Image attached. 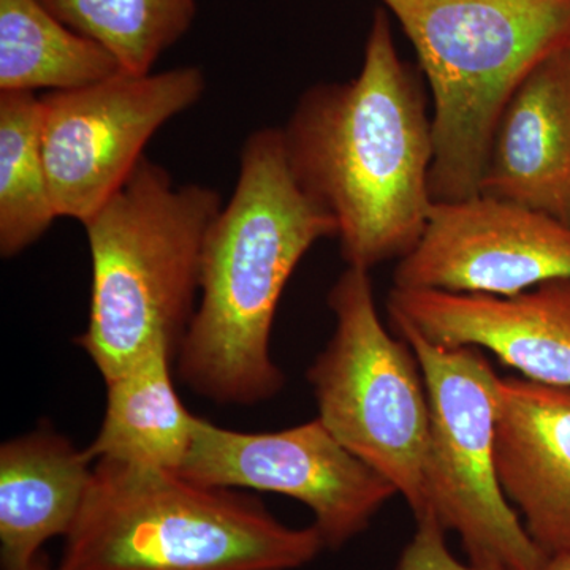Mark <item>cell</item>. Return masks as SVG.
I'll use <instances>...</instances> for the list:
<instances>
[{
	"instance_id": "2",
	"label": "cell",
	"mask_w": 570,
	"mask_h": 570,
	"mask_svg": "<svg viewBox=\"0 0 570 570\" xmlns=\"http://www.w3.org/2000/svg\"><path fill=\"white\" fill-rule=\"evenodd\" d=\"M332 236L335 220L296 179L283 129L250 135L234 195L206 232L200 305L178 348L197 395L250 406L283 389L269 354L277 303L307 250Z\"/></svg>"
},
{
	"instance_id": "7",
	"label": "cell",
	"mask_w": 570,
	"mask_h": 570,
	"mask_svg": "<svg viewBox=\"0 0 570 570\" xmlns=\"http://www.w3.org/2000/svg\"><path fill=\"white\" fill-rule=\"evenodd\" d=\"M395 328L417 356L430 403L426 512L459 534L471 564L542 570L549 557L532 542L498 479V374L478 347L441 346L407 326Z\"/></svg>"
},
{
	"instance_id": "21",
	"label": "cell",
	"mask_w": 570,
	"mask_h": 570,
	"mask_svg": "<svg viewBox=\"0 0 570 570\" xmlns=\"http://www.w3.org/2000/svg\"><path fill=\"white\" fill-rule=\"evenodd\" d=\"M7 570H52L50 562H48L47 558L39 557L36 558V560H32L31 562H28V564L20 566V568H13V569H7ZM58 570V569H56Z\"/></svg>"
},
{
	"instance_id": "12",
	"label": "cell",
	"mask_w": 570,
	"mask_h": 570,
	"mask_svg": "<svg viewBox=\"0 0 570 570\" xmlns=\"http://www.w3.org/2000/svg\"><path fill=\"white\" fill-rule=\"evenodd\" d=\"M494 460L532 542L570 553V389L499 377Z\"/></svg>"
},
{
	"instance_id": "8",
	"label": "cell",
	"mask_w": 570,
	"mask_h": 570,
	"mask_svg": "<svg viewBox=\"0 0 570 570\" xmlns=\"http://www.w3.org/2000/svg\"><path fill=\"white\" fill-rule=\"evenodd\" d=\"M204 91L202 70L179 67L119 73L41 97L45 164L58 217L91 220L130 178L153 135Z\"/></svg>"
},
{
	"instance_id": "1",
	"label": "cell",
	"mask_w": 570,
	"mask_h": 570,
	"mask_svg": "<svg viewBox=\"0 0 570 570\" xmlns=\"http://www.w3.org/2000/svg\"><path fill=\"white\" fill-rule=\"evenodd\" d=\"M292 170L333 217L347 266L403 258L433 208V116L422 82L376 10L360 73L307 89L283 129Z\"/></svg>"
},
{
	"instance_id": "15",
	"label": "cell",
	"mask_w": 570,
	"mask_h": 570,
	"mask_svg": "<svg viewBox=\"0 0 570 570\" xmlns=\"http://www.w3.org/2000/svg\"><path fill=\"white\" fill-rule=\"evenodd\" d=\"M174 354V348L159 344L107 382L102 428L88 449L92 460L181 471L197 417L176 395L170 374Z\"/></svg>"
},
{
	"instance_id": "11",
	"label": "cell",
	"mask_w": 570,
	"mask_h": 570,
	"mask_svg": "<svg viewBox=\"0 0 570 570\" xmlns=\"http://www.w3.org/2000/svg\"><path fill=\"white\" fill-rule=\"evenodd\" d=\"M387 309L430 343L485 348L530 381L570 389V277L512 296L393 287Z\"/></svg>"
},
{
	"instance_id": "14",
	"label": "cell",
	"mask_w": 570,
	"mask_h": 570,
	"mask_svg": "<svg viewBox=\"0 0 570 570\" xmlns=\"http://www.w3.org/2000/svg\"><path fill=\"white\" fill-rule=\"evenodd\" d=\"M88 450L51 430H37L0 449V542L3 568L28 564L41 546L73 527L91 487Z\"/></svg>"
},
{
	"instance_id": "19",
	"label": "cell",
	"mask_w": 570,
	"mask_h": 570,
	"mask_svg": "<svg viewBox=\"0 0 570 570\" xmlns=\"http://www.w3.org/2000/svg\"><path fill=\"white\" fill-rule=\"evenodd\" d=\"M417 530L401 553L396 570H493L461 562L450 553L445 530L431 512L415 519Z\"/></svg>"
},
{
	"instance_id": "17",
	"label": "cell",
	"mask_w": 570,
	"mask_h": 570,
	"mask_svg": "<svg viewBox=\"0 0 570 570\" xmlns=\"http://www.w3.org/2000/svg\"><path fill=\"white\" fill-rule=\"evenodd\" d=\"M58 217L43 154V107L33 92H0V254L13 257Z\"/></svg>"
},
{
	"instance_id": "5",
	"label": "cell",
	"mask_w": 570,
	"mask_h": 570,
	"mask_svg": "<svg viewBox=\"0 0 570 570\" xmlns=\"http://www.w3.org/2000/svg\"><path fill=\"white\" fill-rule=\"evenodd\" d=\"M433 94V202L480 194L499 115L543 59L570 48V0H381Z\"/></svg>"
},
{
	"instance_id": "9",
	"label": "cell",
	"mask_w": 570,
	"mask_h": 570,
	"mask_svg": "<svg viewBox=\"0 0 570 570\" xmlns=\"http://www.w3.org/2000/svg\"><path fill=\"white\" fill-rule=\"evenodd\" d=\"M179 474L202 485L272 491L303 502L325 547L366 530L397 491L348 452L321 419L273 433H239L197 417Z\"/></svg>"
},
{
	"instance_id": "18",
	"label": "cell",
	"mask_w": 570,
	"mask_h": 570,
	"mask_svg": "<svg viewBox=\"0 0 570 570\" xmlns=\"http://www.w3.org/2000/svg\"><path fill=\"white\" fill-rule=\"evenodd\" d=\"M71 31L112 55L130 75L151 73L193 24L195 0H40Z\"/></svg>"
},
{
	"instance_id": "20",
	"label": "cell",
	"mask_w": 570,
	"mask_h": 570,
	"mask_svg": "<svg viewBox=\"0 0 570 570\" xmlns=\"http://www.w3.org/2000/svg\"><path fill=\"white\" fill-rule=\"evenodd\" d=\"M542 570H570V553L550 557Z\"/></svg>"
},
{
	"instance_id": "16",
	"label": "cell",
	"mask_w": 570,
	"mask_h": 570,
	"mask_svg": "<svg viewBox=\"0 0 570 570\" xmlns=\"http://www.w3.org/2000/svg\"><path fill=\"white\" fill-rule=\"evenodd\" d=\"M126 73L40 0H0V92L70 91Z\"/></svg>"
},
{
	"instance_id": "3",
	"label": "cell",
	"mask_w": 570,
	"mask_h": 570,
	"mask_svg": "<svg viewBox=\"0 0 570 570\" xmlns=\"http://www.w3.org/2000/svg\"><path fill=\"white\" fill-rule=\"evenodd\" d=\"M322 549L314 524L285 527L261 499L97 460L58 570H295Z\"/></svg>"
},
{
	"instance_id": "4",
	"label": "cell",
	"mask_w": 570,
	"mask_h": 570,
	"mask_svg": "<svg viewBox=\"0 0 570 570\" xmlns=\"http://www.w3.org/2000/svg\"><path fill=\"white\" fill-rule=\"evenodd\" d=\"M219 194L175 186L148 157L85 224L92 258L89 324L78 337L105 382L126 373L153 347L178 351L200 291L206 232Z\"/></svg>"
},
{
	"instance_id": "10",
	"label": "cell",
	"mask_w": 570,
	"mask_h": 570,
	"mask_svg": "<svg viewBox=\"0 0 570 570\" xmlns=\"http://www.w3.org/2000/svg\"><path fill=\"white\" fill-rule=\"evenodd\" d=\"M562 277H570V225L479 194L434 202L393 283L407 291L512 296Z\"/></svg>"
},
{
	"instance_id": "13",
	"label": "cell",
	"mask_w": 570,
	"mask_h": 570,
	"mask_svg": "<svg viewBox=\"0 0 570 570\" xmlns=\"http://www.w3.org/2000/svg\"><path fill=\"white\" fill-rule=\"evenodd\" d=\"M480 194L570 225V48L543 59L505 104Z\"/></svg>"
},
{
	"instance_id": "6",
	"label": "cell",
	"mask_w": 570,
	"mask_h": 570,
	"mask_svg": "<svg viewBox=\"0 0 570 570\" xmlns=\"http://www.w3.org/2000/svg\"><path fill=\"white\" fill-rule=\"evenodd\" d=\"M367 273L347 266L330 291L335 333L307 381L326 430L387 479L419 519L426 512L425 381L411 346L382 324Z\"/></svg>"
}]
</instances>
